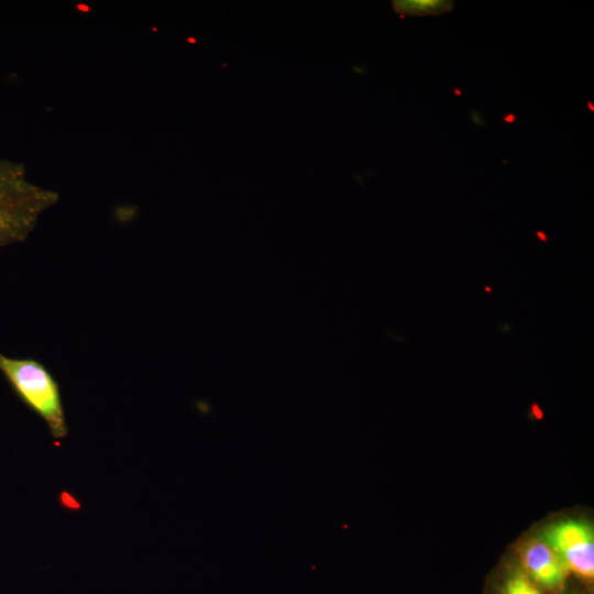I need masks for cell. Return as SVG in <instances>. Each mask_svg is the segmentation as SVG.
<instances>
[{
  "label": "cell",
  "instance_id": "obj_9",
  "mask_svg": "<svg viewBox=\"0 0 594 594\" xmlns=\"http://www.w3.org/2000/svg\"><path fill=\"white\" fill-rule=\"evenodd\" d=\"M587 106H588V108H591V110H593V105H592V102L588 101V102H587Z\"/></svg>",
  "mask_w": 594,
  "mask_h": 594
},
{
  "label": "cell",
  "instance_id": "obj_3",
  "mask_svg": "<svg viewBox=\"0 0 594 594\" xmlns=\"http://www.w3.org/2000/svg\"><path fill=\"white\" fill-rule=\"evenodd\" d=\"M541 540L558 556L566 570L581 578L594 576V537L592 527L581 520H563L544 530Z\"/></svg>",
  "mask_w": 594,
  "mask_h": 594
},
{
  "label": "cell",
  "instance_id": "obj_5",
  "mask_svg": "<svg viewBox=\"0 0 594 594\" xmlns=\"http://www.w3.org/2000/svg\"><path fill=\"white\" fill-rule=\"evenodd\" d=\"M395 12L404 15H438L452 10L453 1L448 0H396Z\"/></svg>",
  "mask_w": 594,
  "mask_h": 594
},
{
  "label": "cell",
  "instance_id": "obj_1",
  "mask_svg": "<svg viewBox=\"0 0 594 594\" xmlns=\"http://www.w3.org/2000/svg\"><path fill=\"white\" fill-rule=\"evenodd\" d=\"M57 200L55 191L31 182L21 164L0 160V248L23 242Z\"/></svg>",
  "mask_w": 594,
  "mask_h": 594
},
{
  "label": "cell",
  "instance_id": "obj_8",
  "mask_svg": "<svg viewBox=\"0 0 594 594\" xmlns=\"http://www.w3.org/2000/svg\"><path fill=\"white\" fill-rule=\"evenodd\" d=\"M534 411H535V414H536V416H537L538 418H541V417H542V414L540 413V410H539V408H538L537 405H534Z\"/></svg>",
  "mask_w": 594,
  "mask_h": 594
},
{
  "label": "cell",
  "instance_id": "obj_2",
  "mask_svg": "<svg viewBox=\"0 0 594 594\" xmlns=\"http://www.w3.org/2000/svg\"><path fill=\"white\" fill-rule=\"evenodd\" d=\"M0 372L20 399L46 424L53 439L67 437L59 385L44 364L0 353Z\"/></svg>",
  "mask_w": 594,
  "mask_h": 594
},
{
  "label": "cell",
  "instance_id": "obj_6",
  "mask_svg": "<svg viewBox=\"0 0 594 594\" xmlns=\"http://www.w3.org/2000/svg\"><path fill=\"white\" fill-rule=\"evenodd\" d=\"M502 594H542L522 569H516L506 578Z\"/></svg>",
  "mask_w": 594,
  "mask_h": 594
},
{
  "label": "cell",
  "instance_id": "obj_7",
  "mask_svg": "<svg viewBox=\"0 0 594 594\" xmlns=\"http://www.w3.org/2000/svg\"><path fill=\"white\" fill-rule=\"evenodd\" d=\"M537 235H538V238H539L541 241H547V235H546L543 232L538 231V232H537Z\"/></svg>",
  "mask_w": 594,
  "mask_h": 594
},
{
  "label": "cell",
  "instance_id": "obj_4",
  "mask_svg": "<svg viewBox=\"0 0 594 594\" xmlns=\"http://www.w3.org/2000/svg\"><path fill=\"white\" fill-rule=\"evenodd\" d=\"M522 560L526 573L531 580L548 588L563 584L566 569L542 540L530 541L524 549Z\"/></svg>",
  "mask_w": 594,
  "mask_h": 594
}]
</instances>
